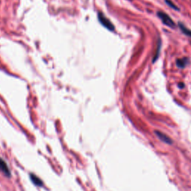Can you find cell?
<instances>
[{
	"label": "cell",
	"instance_id": "obj_1",
	"mask_svg": "<svg viewBox=\"0 0 191 191\" xmlns=\"http://www.w3.org/2000/svg\"><path fill=\"white\" fill-rule=\"evenodd\" d=\"M157 16L162 21L163 24H164L165 25H166V26L170 27L171 29L175 28V23L167 13H166L163 11H160L157 12Z\"/></svg>",
	"mask_w": 191,
	"mask_h": 191
},
{
	"label": "cell",
	"instance_id": "obj_2",
	"mask_svg": "<svg viewBox=\"0 0 191 191\" xmlns=\"http://www.w3.org/2000/svg\"><path fill=\"white\" fill-rule=\"evenodd\" d=\"M99 21H100V23L102 24L103 25H104L105 28H107L109 29V30L111 31H113L114 30V25H113L112 23H111V22L108 19L106 18L104 16L103 14H99Z\"/></svg>",
	"mask_w": 191,
	"mask_h": 191
},
{
	"label": "cell",
	"instance_id": "obj_3",
	"mask_svg": "<svg viewBox=\"0 0 191 191\" xmlns=\"http://www.w3.org/2000/svg\"><path fill=\"white\" fill-rule=\"evenodd\" d=\"M155 134L156 136L158 137V139H160L161 141H163V143L167 144H172L173 143V140L170 139V137H169L166 134L163 133V132H159V131H155Z\"/></svg>",
	"mask_w": 191,
	"mask_h": 191
},
{
	"label": "cell",
	"instance_id": "obj_4",
	"mask_svg": "<svg viewBox=\"0 0 191 191\" xmlns=\"http://www.w3.org/2000/svg\"><path fill=\"white\" fill-rule=\"evenodd\" d=\"M0 171L7 177H11V171L6 161L0 158Z\"/></svg>",
	"mask_w": 191,
	"mask_h": 191
},
{
	"label": "cell",
	"instance_id": "obj_5",
	"mask_svg": "<svg viewBox=\"0 0 191 191\" xmlns=\"http://www.w3.org/2000/svg\"><path fill=\"white\" fill-rule=\"evenodd\" d=\"M176 63V66L178 68L180 69H184L190 63V58H187V57H185V58H178L175 61Z\"/></svg>",
	"mask_w": 191,
	"mask_h": 191
},
{
	"label": "cell",
	"instance_id": "obj_6",
	"mask_svg": "<svg viewBox=\"0 0 191 191\" xmlns=\"http://www.w3.org/2000/svg\"><path fill=\"white\" fill-rule=\"evenodd\" d=\"M30 178L31 180H32V181L33 182L36 186H38V187H43V186H44V182L40 179L38 177L33 174V173H31L30 174Z\"/></svg>",
	"mask_w": 191,
	"mask_h": 191
},
{
	"label": "cell",
	"instance_id": "obj_7",
	"mask_svg": "<svg viewBox=\"0 0 191 191\" xmlns=\"http://www.w3.org/2000/svg\"><path fill=\"white\" fill-rule=\"evenodd\" d=\"M178 27H179V29H181V31L183 32L184 34H185V35H187V36H188V37H191V30L190 29H187V27H186L185 25H184V23H181V22L178 23Z\"/></svg>",
	"mask_w": 191,
	"mask_h": 191
},
{
	"label": "cell",
	"instance_id": "obj_8",
	"mask_svg": "<svg viewBox=\"0 0 191 191\" xmlns=\"http://www.w3.org/2000/svg\"><path fill=\"white\" fill-rule=\"evenodd\" d=\"M161 40H158V48H157V50H156V54L155 55L154 58H153V63H155V61H156L158 60V56H159L160 54V51H161Z\"/></svg>",
	"mask_w": 191,
	"mask_h": 191
},
{
	"label": "cell",
	"instance_id": "obj_9",
	"mask_svg": "<svg viewBox=\"0 0 191 191\" xmlns=\"http://www.w3.org/2000/svg\"><path fill=\"white\" fill-rule=\"evenodd\" d=\"M165 2H166V4L167 5V6L170 7V8H171L172 9L175 10V11H180L179 8H178V7L175 6V5L173 2L170 1V0H165Z\"/></svg>",
	"mask_w": 191,
	"mask_h": 191
},
{
	"label": "cell",
	"instance_id": "obj_10",
	"mask_svg": "<svg viewBox=\"0 0 191 191\" xmlns=\"http://www.w3.org/2000/svg\"><path fill=\"white\" fill-rule=\"evenodd\" d=\"M185 84L182 83V82H181V83L178 84V87H179V88H181V89L184 88V87H185Z\"/></svg>",
	"mask_w": 191,
	"mask_h": 191
}]
</instances>
